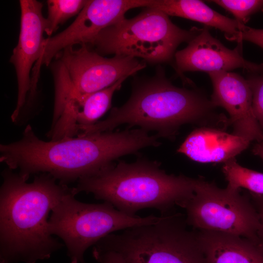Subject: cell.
Returning <instances> with one entry per match:
<instances>
[{"label":"cell","mask_w":263,"mask_h":263,"mask_svg":"<svg viewBox=\"0 0 263 263\" xmlns=\"http://www.w3.org/2000/svg\"><path fill=\"white\" fill-rule=\"evenodd\" d=\"M158 138L141 128L78 134L44 141L30 124L18 141L0 145V162L19 170L27 181L47 173L62 185L92 176L109 167L119 157L148 147H157Z\"/></svg>","instance_id":"cell-1"},{"label":"cell","mask_w":263,"mask_h":263,"mask_svg":"<svg viewBox=\"0 0 263 263\" xmlns=\"http://www.w3.org/2000/svg\"><path fill=\"white\" fill-rule=\"evenodd\" d=\"M0 189V263H36L49 259L64 244L48 228V216L71 189L51 175L28 183L8 168Z\"/></svg>","instance_id":"cell-2"},{"label":"cell","mask_w":263,"mask_h":263,"mask_svg":"<svg viewBox=\"0 0 263 263\" xmlns=\"http://www.w3.org/2000/svg\"><path fill=\"white\" fill-rule=\"evenodd\" d=\"M202 92L173 85L161 68L155 75L134 81L129 100L112 108L104 120L79 129L80 134L113 131L122 124L156 132L159 137L173 139L179 128L195 124L225 130L228 118Z\"/></svg>","instance_id":"cell-3"},{"label":"cell","mask_w":263,"mask_h":263,"mask_svg":"<svg viewBox=\"0 0 263 263\" xmlns=\"http://www.w3.org/2000/svg\"><path fill=\"white\" fill-rule=\"evenodd\" d=\"M156 161L143 158L131 163H114L92 176L77 181L73 192L92 193L95 198L112 204L127 214L153 208L169 213L193 195L195 179L167 174Z\"/></svg>","instance_id":"cell-4"},{"label":"cell","mask_w":263,"mask_h":263,"mask_svg":"<svg viewBox=\"0 0 263 263\" xmlns=\"http://www.w3.org/2000/svg\"><path fill=\"white\" fill-rule=\"evenodd\" d=\"M180 28L162 11L146 7L132 19L125 18L102 30L89 46L100 55L140 57L153 64L172 63L176 50L201 31Z\"/></svg>","instance_id":"cell-5"},{"label":"cell","mask_w":263,"mask_h":263,"mask_svg":"<svg viewBox=\"0 0 263 263\" xmlns=\"http://www.w3.org/2000/svg\"><path fill=\"white\" fill-rule=\"evenodd\" d=\"M182 214H162L157 222L110 234L96 244L131 263H207L197 232Z\"/></svg>","instance_id":"cell-6"},{"label":"cell","mask_w":263,"mask_h":263,"mask_svg":"<svg viewBox=\"0 0 263 263\" xmlns=\"http://www.w3.org/2000/svg\"><path fill=\"white\" fill-rule=\"evenodd\" d=\"M75 196L72 188L53 209L48 221L50 233L63 241L70 263H85L86 250L115 231L153 224L160 219L153 215H129L107 202L83 203Z\"/></svg>","instance_id":"cell-7"},{"label":"cell","mask_w":263,"mask_h":263,"mask_svg":"<svg viewBox=\"0 0 263 263\" xmlns=\"http://www.w3.org/2000/svg\"><path fill=\"white\" fill-rule=\"evenodd\" d=\"M179 206L186 210L187 224L194 228L235 235L259 244V217L249 194L221 188L199 178L193 196Z\"/></svg>","instance_id":"cell-8"},{"label":"cell","mask_w":263,"mask_h":263,"mask_svg":"<svg viewBox=\"0 0 263 263\" xmlns=\"http://www.w3.org/2000/svg\"><path fill=\"white\" fill-rule=\"evenodd\" d=\"M56 56L53 67L55 97L93 94L146 67L131 56L105 57L86 44L68 47Z\"/></svg>","instance_id":"cell-9"},{"label":"cell","mask_w":263,"mask_h":263,"mask_svg":"<svg viewBox=\"0 0 263 263\" xmlns=\"http://www.w3.org/2000/svg\"><path fill=\"white\" fill-rule=\"evenodd\" d=\"M131 8L127 0H87L72 24L45 38L40 57L32 70V79L38 80L41 67L49 65L64 49L76 44H90L102 30L125 18Z\"/></svg>","instance_id":"cell-10"},{"label":"cell","mask_w":263,"mask_h":263,"mask_svg":"<svg viewBox=\"0 0 263 263\" xmlns=\"http://www.w3.org/2000/svg\"><path fill=\"white\" fill-rule=\"evenodd\" d=\"M20 31L10 62L15 67L18 82L16 106L11 116L16 123L27 102L31 88V71L40 57L45 38L43 4L36 0H20Z\"/></svg>","instance_id":"cell-11"},{"label":"cell","mask_w":263,"mask_h":263,"mask_svg":"<svg viewBox=\"0 0 263 263\" xmlns=\"http://www.w3.org/2000/svg\"><path fill=\"white\" fill-rule=\"evenodd\" d=\"M207 74L213 86L210 99L216 107L227 112L232 134L250 141L263 140V131L253 113L252 91L246 78L229 71Z\"/></svg>","instance_id":"cell-12"},{"label":"cell","mask_w":263,"mask_h":263,"mask_svg":"<svg viewBox=\"0 0 263 263\" xmlns=\"http://www.w3.org/2000/svg\"><path fill=\"white\" fill-rule=\"evenodd\" d=\"M184 49L175 54L173 67L184 82L190 80L183 75L185 72H213L229 71L243 68L246 71L256 70L259 64L244 58L239 47L234 49L226 47L204 26Z\"/></svg>","instance_id":"cell-13"},{"label":"cell","mask_w":263,"mask_h":263,"mask_svg":"<svg viewBox=\"0 0 263 263\" xmlns=\"http://www.w3.org/2000/svg\"><path fill=\"white\" fill-rule=\"evenodd\" d=\"M250 142L220 129L201 127L187 137L177 151L199 163H224L246 149Z\"/></svg>","instance_id":"cell-14"},{"label":"cell","mask_w":263,"mask_h":263,"mask_svg":"<svg viewBox=\"0 0 263 263\" xmlns=\"http://www.w3.org/2000/svg\"><path fill=\"white\" fill-rule=\"evenodd\" d=\"M197 234L207 263H263V249L246 238L205 230Z\"/></svg>","instance_id":"cell-15"},{"label":"cell","mask_w":263,"mask_h":263,"mask_svg":"<svg viewBox=\"0 0 263 263\" xmlns=\"http://www.w3.org/2000/svg\"><path fill=\"white\" fill-rule=\"evenodd\" d=\"M167 15L202 23L224 32L230 41H237L245 24L215 11L199 0H156L152 7Z\"/></svg>","instance_id":"cell-16"},{"label":"cell","mask_w":263,"mask_h":263,"mask_svg":"<svg viewBox=\"0 0 263 263\" xmlns=\"http://www.w3.org/2000/svg\"><path fill=\"white\" fill-rule=\"evenodd\" d=\"M222 171L228 182L227 187L235 190L244 188L250 192L263 195V173L239 165L233 158L224 163Z\"/></svg>","instance_id":"cell-17"},{"label":"cell","mask_w":263,"mask_h":263,"mask_svg":"<svg viewBox=\"0 0 263 263\" xmlns=\"http://www.w3.org/2000/svg\"><path fill=\"white\" fill-rule=\"evenodd\" d=\"M85 0H48V15L45 18V33L49 37L62 24L78 14L86 5Z\"/></svg>","instance_id":"cell-18"},{"label":"cell","mask_w":263,"mask_h":263,"mask_svg":"<svg viewBox=\"0 0 263 263\" xmlns=\"http://www.w3.org/2000/svg\"><path fill=\"white\" fill-rule=\"evenodd\" d=\"M213 2L232 14L242 24L248 20L250 15L263 11V0H213Z\"/></svg>","instance_id":"cell-19"},{"label":"cell","mask_w":263,"mask_h":263,"mask_svg":"<svg viewBox=\"0 0 263 263\" xmlns=\"http://www.w3.org/2000/svg\"><path fill=\"white\" fill-rule=\"evenodd\" d=\"M246 72V79L252 94L253 113L263 131V64H260L257 69Z\"/></svg>","instance_id":"cell-20"},{"label":"cell","mask_w":263,"mask_h":263,"mask_svg":"<svg viewBox=\"0 0 263 263\" xmlns=\"http://www.w3.org/2000/svg\"><path fill=\"white\" fill-rule=\"evenodd\" d=\"M92 253L94 258L99 263H131L117 252L97 244L94 246Z\"/></svg>","instance_id":"cell-21"},{"label":"cell","mask_w":263,"mask_h":263,"mask_svg":"<svg viewBox=\"0 0 263 263\" xmlns=\"http://www.w3.org/2000/svg\"><path fill=\"white\" fill-rule=\"evenodd\" d=\"M243 40L252 42L263 49V29H256L244 25L238 42H241Z\"/></svg>","instance_id":"cell-22"},{"label":"cell","mask_w":263,"mask_h":263,"mask_svg":"<svg viewBox=\"0 0 263 263\" xmlns=\"http://www.w3.org/2000/svg\"><path fill=\"white\" fill-rule=\"evenodd\" d=\"M259 215L260 227L258 233L259 244L263 249V195L249 193Z\"/></svg>","instance_id":"cell-23"},{"label":"cell","mask_w":263,"mask_h":263,"mask_svg":"<svg viewBox=\"0 0 263 263\" xmlns=\"http://www.w3.org/2000/svg\"><path fill=\"white\" fill-rule=\"evenodd\" d=\"M252 151L254 154L259 156L263 160V140L255 145Z\"/></svg>","instance_id":"cell-24"}]
</instances>
